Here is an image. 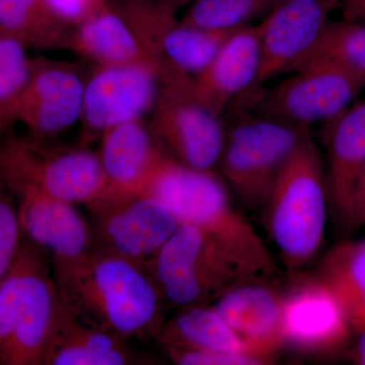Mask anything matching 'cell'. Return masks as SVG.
Returning <instances> with one entry per match:
<instances>
[{"mask_svg": "<svg viewBox=\"0 0 365 365\" xmlns=\"http://www.w3.org/2000/svg\"><path fill=\"white\" fill-rule=\"evenodd\" d=\"M69 313L125 340L158 337L163 297L148 269L93 249L76 263L53 268Z\"/></svg>", "mask_w": 365, "mask_h": 365, "instance_id": "cell-1", "label": "cell"}, {"mask_svg": "<svg viewBox=\"0 0 365 365\" xmlns=\"http://www.w3.org/2000/svg\"><path fill=\"white\" fill-rule=\"evenodd\" d=\"M365 88V78L329 64H313L269 90L242 95L262 116L309 126L329 122L344 112Z\"/></svg>", "mask_w": 365, "mask_h": 365, "instance_id": "cell-10", "label": "cell"}, {"mask_svg": "<svg viewBox=\"0 0 365 365\" xmlns=\"http://www.w3.org/2000/svg\"><path fill=\"white\" fill-rule=\"evenodd\" d=\"M85 206L91 215L93 249L145 269L180 227L172 211L148 194L104 191Z\"/></svg>", "mask_w": 365, "mask_h": 365, "instance_id": "cell-9", "label": "cell"}, {"mask_svg": "<svg viewBox=\"0 0 365 365\" xmlns=\"http://www.w3.org/2000/svg\"><path fill=\"white\" fill-rule=\"evenodd\" d=\"M284 0H195L181 23L215 31H235L251 26Z\"/></svg>", "mask_w": 365, "mask_h": 365, "instance_id": "cell-27", "label": "cell"}, {"mask_svg": "<svg viewBox=\"0 0 365 365\" xmlns=\"http://www.w3.org/2000/svg\"><path fill=\"white\" fill-rule=\"evenodd\" d=\"M11 122L9 121V118H7L6 115L4 114V112L0 110V138H1L2 134L6 131V128L7 125L11 124Z\"/></svg>", "mask_w": 365, "mask_h": 365, "instance_id": "cell-34", "label": "cell"}, {"mask_svg": "<svg viewBox=\"0 0 365 365\" xmlns=\"http://www.w3.org/2000/svg\"><path fill=\"white\" fill-rule=\"evenodd\" d=\"M26 47L21 41L0 31V110L11 122V108L25 88L32 67Z\"/></svg>", "mask_w": 365, "mask_h": 365, "instance_id": "cell-28", "label": "cell"}, {"mask_svg": "<svg viewBox=\"0 0 365 365\" xmlns=\"http://www.w3.org/2000/svg\"><path fill=\"white\" fill-rule=\"evenodd\" d=\"M163 299L182 307L206 306L255 275L215 240L180 225L148 267Z\"/></svg>", "mask_w": 365, "mask_h": 365, "instance_id": "cell-5", "label": "cell"}, {"mask_svg": "<svg viewBox=\"0 0 365 365\" xmlns=\"http://www.w3.org/2000/svg\"><path fill=\"white\" fill-rule=\"evenodd\" d=\"M85 81L67 62L37 59L11 111L38 138L50 139L81 121Z\"/></svg>", "mask_w": 365, "mask_h": 365, "instance_id": "cell-11", "label": "cell"}, {"mask_svg": "<svg viewBox=\"0 0 365 365\" xmlns=\"http://www.w3.org/2000/svg\"><path fill=\"white\" fill-rule=\"evenodd\" d=\"M338 9L344 20L365 26V0H340Z\"/></svg>", "mask_w": 365, "mask_h": 365, "instance_id": "cell-33", "label": "cell"}, {"mask_svg": "<svg viewBox=\"0 0 365 365\" xmlns=\"http://www.w3.org/2000/svg\"><path fill=\"white\" fill-rule=\"evenodd\" d=\"M353 216L355 227H365V163L355 189Z\"/></svg>", "mask_w": 365, "mask_h": 365, "instance_id": "cell-32", "label": "cell"}, {"mask_svg": "<svg viewBox=\"0 0 365 365\" xmlns=\"http://www.w3.org/2000/svg\"><path fill=\"white\" fill-rule=\"evenodd\" d=\"M63 309L47 256L24 237L0 280V365H43Z\"/></svg>", "mask_w": 365, "mask_h": 365, "instance_id": "cell-3", "label": "cell"}, {"mask_svg": "<svg viewBox=\"0 0 365 365\" xmlns=\"http://www.w3.org/2000/svg\"><path fill=\"white\" fill-rule=\"evenodd\" d=\"M127 342L116 335L78 321L64 304L43 365L144 364V359Z\"/></svg>", "mask_w": 365, "mask_h": 365, "instance_id": "cell-21", "label": "cell"}, {"mask_svg": "<svg viewBox=\"0 0 365 365\" xmlns=\"http://www.w3.org/2000/svg\"><path fill=\"white\" fill-rule=\"evenodd\" d=\"M265 208L269 234L288 267L311 261L323 242L328 207L321 155L309 131L281 169Z\"/></svg>", "mask_w": 365, "mask_h": 365, "instance_id": "cell-4", "label": "cell"}, {"mask_svg": "<svg viewBox=\"0 0 365 365\" xmlns=\"http://www.w3.org/2000/svg\"><path fill=\"white\" fill-rule=\"evenodd\" d=\"M163 2H167V4H170L176 9H179L180 6H182V4H186L188 0H162Z\"/></svg>", "mask_w": 365, "mask_h": 365, "instance_id": "cell-35", "label": "cell"}, {"mask_svg": "<svg viewBox=\"0 0 365 365\" xmlns=\"http://www.w3.org/2000/svg\"><path fill=\"white\" fill-rule=\"evenodd\" d=\"M192 76L168 64L158 79L150 128L162 150L193 169L213 170L225 145L222 117L192 96Z\"/></svg>", "mask_w": 365, "mask_h": 365, "instance_id": "cell-8", "label": "cell"}, {"mask_svg": "<svg viewBox=\"0 0 365 365\" xmlns=\"http://www.w3.org/2000/svg\"><path fill=\"white\" fill-rule=\"evenodd\" d=\"M100 139L97 155L107 180L105 192L135 193L165 153L143 119L108 129Z\"/></svg>", "mask_w": 365, "mask_h": 365, "instance_id": "cell-20", "label": "cell"}, {"mask_svg": "<svg viewBox=\"0 0 365 365\" xmlns=\"http://www.w3.org/2000/svg\"><path fill=\"white\" fill-rule=\"evenodd\" d=\"M136 193L162 201L180 225L202 230L253 275L275 272L265 242L234 207L225 182L213 170L187 167L165 153Z\"/></svg>", "mask_w": 365, "mask_h": 365, "instance_id": "cell-2", "label": "cell"}, {"mask_svg": "<svg viewBox=\"0 0 365 365\" xmlns=\"http://www.w3.org/2000/svg\"><path fill=\"white\" fill-rule=\"evenodd\" d=\"M225 132L220 158L223 177L251 209L265 207L283 165L309 126L292 125L242 109Z\"/></svg>", "mask_w": 365, "mask_h": 365, "instance_id": "cell-7", "label": "cell"}, {"mask_svg": "<svg viewBox=\"0 0 365 365\" xmlns=\"http://www.w3.org/2000/svg\"><path fill=\"white\" fill-rule=\"evenodd\" d=\"M328 190L341 225L355 227V189L365 163V100L328 122Z\"/></svg>", "mask_w": 365, "mask_h": 365, "instance_id": "cell-19", "label": "cell"}, {"mask_svg": "<svg viewBox=\"0 0 365 365\" xmlns=\"http://www.w3.org/2000/svg\"><path fill=\"white\" fill-rule=\"evenodd\" d=\"M313 64H329L365 78V26L329 19L313 48L290 71Z\"/></svg>", "mask_w": 365, "mask_h": 365, "instance_id": "cell-25", "label": "cell"}, {"mask_svg": "<svg viewBox=\"0 0 365 365\" xmlns=\"http://www.w3.org/2000/svg\"><path fill=\"white\" fill-rule=\"evenodd\" d=\"M261 21L235 31L202 71L192 76V96L217 116L250 90L261 59Z\"/></svg>", "mask_w": 365, "mask_h": 365, "instance_id": "cell-16", "label": "cell"}, {"mask_svg": "<svg viewBox=\"0 0 365 365\" xmlns=\"http://www.w3.org/2000/svg\"><path fill=\"white\" fill-rule=\"evenodd\" d=\"M239 283L215 300L213 309L256 356L269 361L283 346L281 314L283 295L272 288Z\"/></svg>", "mask_w": 365, "mask_h": 365, "instance_id": "cell-18", "label": "cell"}, {"mask_svg": "<svg viewBox=\"0 0 365 365\" xmlns=\"http://www.w3.org/2000/svg\"><path fill=\"white\" fill-rule=\"evenodd\" d=\"M53 11L66 25L83 23L107 6V0H47Z\"/></svg>", "mask_w": 365, "mask_h": 365, "instance_id": "cell-31", "label": "cell"}, {"mask_svg": "<svg viewBox=\"0 0 365 365\" xmlns=\"http://www.w3.org/2000/svg\"><path fill=\"white\" fill-rule=\"evenodd\" d=\"M23 241L16 201L0 179V280L14 265Z\"/></svg>", "mask_w": 365, "mask_h": 365, "instance_id": "cell-29", "label": "cell"}, {"mask_svg": "<svg viewBox=\"0 0 365 365\" xmlns=\"http://www.w3.org/2000/svg\"><path fill=\"white\" fill-rule=\"evenodd\" d=\"M235 31L207 30L178 21L163 37V61L191 76H196L210 63Z\"/></svg>", "mask_w": 365, "mask_h": 365, "instance_id": "cell-26", "label": "cell"}, {"mask_svg": "<svg viewBox=\"0 0 365 365\" xmlns=\"http://www.w3.org/2000/svg\"><path fill=\"white\" fill-rule=\"evenodd\" d=\"M351 329L332 290L319 277L299 279L283 294V346L304 353H329L349 337Z\"/></svg>", "mask_w": 365, "mask_h": 365, "instance_id": "cell-15", "label": "cell"}, {"mask_svg": "<svg viewBox=\"0 0 365 365\" xmlns=\"http://www.w3.org/2000/svg\"><path fill=\"white\" fill-rule=\"evenodd\" d=\"M158 76L138 66H96L85 81L83 122L86 136L102 135L118 125L143 119L151 112Z\"/></svg>", "mask_w": 365, "mask_h": 365, "instance_id": "cell-14", "label": "cell"}, {"mask_svg": "<svg viewBox=\"0 0 365 365\" xmlns=\"http://www.w3.org/2000/svg\"><path fill=\"white\" fill-rule=\"evenodd\" d=\"M340 0H284L261 21V59L253 86L242 95H253L269 79L290 73L321 35Z\"/></svg>", "mask_w": 365, "mask_h": 365, "instance_id": "cell-13", "label": "cell"}, {"mask_svg": "<svg viewBox=\"0 0 365 365\" xmlns=\"http://www.w3.org/2000/svg\"><path fill=\"white\" fill-rule=\"evenodd\" d=\"M165 351L173 361L181 365H259L267 364L265 360L248 354L207 351L191 348L169 346Z\"/></svg>", "mask_w": 365, "mask_h": 365, "instance_id": "cell-30", "label": "cell"}, {"mask_svg": "<svg viewBox=\"0 0 365 365\" xmlns=\"http://www.w3.org/2000/svg\"><path fill=\"white\" fill-rule=\"evenodd\" d=\"M319 277L339 302L351 331L365 330V240L332 250Z\"/></svg>", "mask_w": 365, "mask_h": 365, "instance_id": "cell-23", "label": "cell"}, {"mask_svg": "<svg viewBox=\"0 0 365 365\" xmlns=\"http://www.w3.org/2000/svg\"><path fill=\"white\" fill-rule=\"evenodd\" d=\"M96 66H138L160 78L163 60L137 32L121 9L106 6L71 28L66 47Z\"/></svg>", "mask_w": 365, "mask_h": 365, "instance_id": "cell-17", "label": "cell"}, {"mask_svg": "<svg viewBox=\"0 0 365 365\" xmlns=\"http://www.w3.org/2000/svg\"><path fill=\"white\" fill-rule=\"evenodd\" d=\"M71 30L47 0H0V31L26 46L64 49Z\"/></svg>", "mask_w": 365, "mask_h": 365, "instance_id": "cell-24", "label": "cell"}, {"mask_svg": "<svg viewBox=\"0 0 365 365\" xmlns=\"http://www.w3.org/2000/svg\"><path fill=\"white\" fill-rule=\"evenodd\" d=\"M7 188L16 201L24 237L44 252L53 268L76 263L93 251L91 223L76 204L26 185Z\"/></svg>", "mask_w": 365, "mask_h": 365, "instance_id": "cell-12", "label": "cell"}, {"mask_svg": "<svg viewBox=\"0 0 365 365\" xmlns=\"http://www.w3.org/2000/svg\"><path fill=\"white\" fill-rule=\"evenodd\" d=\"M35 136L0 138V179L26 185L76 204H88L107 187L97 153L66 148Z\"/></svg>", "mask_w": 365, "mask_h": 365, "instance_id": "cell-6", "label": "cell"}, {"mask_svg": "<svg viewBox=\"0 0 365 365\" xmlns=\"http://www.w3.org/2000/svg\"><path fill=\"white\" fill-rule=\"evenodd\" d=\"M158 338L163 347L177 346L258 357L212 307H185L184 311L163 326Z\"/></svg>", "mask_w": 365, "mask_h": 365, "instance_id": "cell-22", "label": "cell"}]
</instances>
